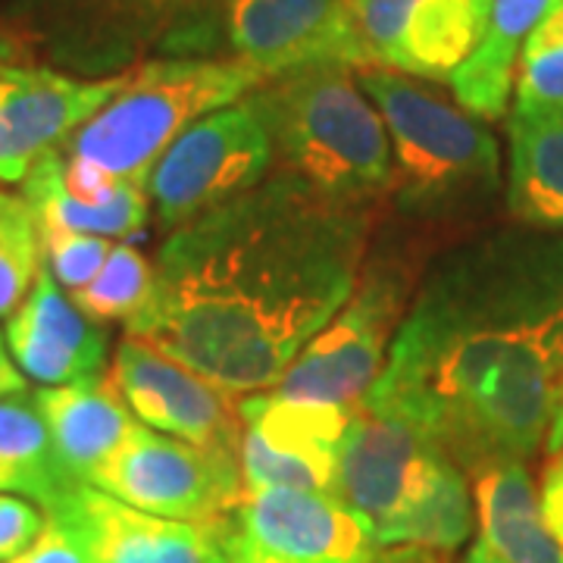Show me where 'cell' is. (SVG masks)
Returning a JSON list of instances; mask_svg holds the SVG:
<instances>
[{
	"instance_id": "cell-1",
	"label": "cell",
	"mask_w": 563,
	"mask_h": 563,
	"mask_svg": "<svg viewBox=\"0 0 563 563\" xmlns=\"http://www.w3.org/2000/svg\"><path fill=\"white\" fill-rule=\"evenodd\" d=\"M563 383V235L444 244L363 401L401 413L476 476L544 444Z\"/></svg>"
},
{
	"instance_id": "cell-2",
	"label": "cell",
	"mask_w": 563,
	"mask_h": 563,
	"mask_svg": "<svg viewBox=\"0 0 563 563\" xmlns=\"http://www.w3.org/2000/svg\"><path fill=\"white\" fill-rule=\"evenodd\" d=\"M385 210L325 201L269 173L166 232L125 335L232 395L269 391L347 301Z\"/></svg>"
},
{
	"instance_id": "cell-3",
	"label": "cell",
	"mask_w": 563,
	"mask_h": 563,
	"mask_svg": "<svg viewBox=\"0 0 563 563\" xmlns=\"http://www.w3.org/2000/svg\"><path fill=\"white\" fill-rule=\"evenodd\" d=\"M391 144L388 210L451 244L501 191V151L488 125L432 81L391 69H357Z\"/></svg>"
},
{
	"instance_id": "cell-4",
	"label": "cell",
	"mask_w": 563,
	"mask_h": 563,
	"mask_svg": "<svg viewBox=\"0 0 563 563\" xmlns=\"http://www.w3.org/2000/svg\"><path fill=\"white\" fill-rule=\"evenodd\" d=\"M244 101L266 129L273 176L298 181L325 201L388 207L391 144L357 69H295L257 85Z\"/></svg>"
},
{
	"instance_id": "cell-5",
	"label": "cell",
	"mask_w": 563,
	"mask_h": 563,
	"mask_svg": "<svg viewBox=\"0 0 563 563\" xmlns=\"http://www.w3.org/2000/svg\"><path fill=\"white\" fill-rule=\"evenodd\" d=\"M229 0H7L0 25L35 60L79 79H113L141 63L225 57Z\"/></svg>"
},
{
	"instance_id": "cell-6",
	"label": "cell",
	"mask_w": 563,
	"mask_h": 563,
	"mask_svg": "<svg viewBox=\"0 0 563 563\" xmlns=\"http://www.w3.org/2000/svg\"><path fill=\"white\" fill-rule=\"evenodd\" d=\"M439 244L429 232L385 210L347 301L269 391L339 407L361 401L383 373L426 266L442 251Z\"/></svg>"
},
{
	"instance_id": "cell-7",
	"label": "cell",
	"mask_w": 563,
	"mask_h": 563,
	"mask_svg": "<svg viewBox=\"0 0 563 563\" xmlns=\"http://www.w3.org/2000/svg\"><path fill=\"white\" fill-rule=\"evenodd\" d=\"M263 76L235 57H176L141 63L120 91L73 139L66 157L91 163L110 179L147 185L151 169L181 132L229 103L244 101Z\"/></svg>"
},
{
	"instance_id": "cell-8",
	"label": "cell",
	"mask_w": 563,
	"mask_h": 563,
	"mask_svg": "<svg viewBox=\"0 0 563 563\" xmlns=\"http://www.w3.org/2000/svg\"><path fill=\"white\" fill-rule=\"evenodd\" d=\"M91 485L166 520L222 529L242 498V470L235 454L198 448L139 422Z\"/></svg>"
},
{
	"instance_id": "cell-9",
	"label": "cell",
	"mask_w": 563,
	"mask_h": 563,
	"mask_svg": "<svg viewBox=\"0 0 563 563\" xmlns=\"http://www.w3.org/2000/svg\"><path fill=\"white\" fill-rule=\"evenodd\" d=\"M273 169L269 139L247 101L229 103L173 141L147 176V198L166 232L257 188Z\"/></svg>"
},
{
	"instance_id": "cell-10",
	"label": "cell",
	"mask_w": 563,
	"mask_h": 563,
	"mask_svg": "<svg viewBox=\"0 0 563 563\" xmlns=\"http://www.w3.org/2000/svg\"><path fill=\"white\" fill-rule=\"evenodd\" d=\"M457 463L417 422L369 401L351 404L339 451L335 498L354 507L385 544L395 526L442 483Z\"/></svg>"
},
{
	"instance_id": "cell-11",
	"label": "cell",
	"mask_w": 563,
	"mask_h": 563,
	"mask_svg": "<svg viewBox=\"0 0 563 563\" xmlns=\"http://www.w3.org/2000/svg\"><path fill=\"white\" fill-rule=\"evenodd\" d=\"M351 407L257 391L242 398V488H298L335 495L339 451Z\"/></svg>"
},
{
	"instance_id": "cell-12",
	"label": "cell",
	"mask_w": 563,
	"mask_h": 563,
	"mask_svg": "<svg viewBox=\"0 0 563 563\" xmlns=\"http://www.w3.org/2000/svg\"><path fill=\"white\" fill-rule=\"evenodd\" d=\"M110 379L135 420L163 435L239 457L242 401L161 347L125 335L110 363Z\"/></svg>"
},
{
	"instance_id": "cell-13",
	"label": "cell",
	"mask_w": 563,
	"mask_h": 563,
	"mask_svg": "<svg viewBox=\"0 0 563 563\" xmlns=\"http://www.w3.org/2000/svg\"><path fill=\"white\" fill-rule=\"evenodd\" d=\"M222 44L263 79L307 66L366 69L351 0H229Z\"/></svg>"
},
{
	"instance_id": "cell-14",
	"label": "cell",
	"mask_w": 563,
	"mask_h": 563,
	"mask_svg": "<svg viewBox=\"0 0 563 563\" xmlns=\"http://www.w3.org/2000/svg\"><path fill=\"white\" fill-rule=\"evenodd\" d=\"M366 66L451 81L479 47L492 0H351Z\"/></svg>"
},
{
	"instance_id": "cell-15",
	"label": "cell",
	"mask_w": 563,
	"mask_h": 563,
	"mask_svg": "<svg viewBox=\"0 0 563 563\" xmlns=\"http://www.w3.org/2000/svg\"><path fill=\"white\" fill-rule=\"evenodd\" d=\"M122 76L79 79L44 63L0 69V181L22 185L41 157L60 151L120 91Z\"/></svg>"
},
{
	"instance_id": "cell-16",
	"label": "cell",
	"mask_w": 563,
	"mask_h": 563,
	"mask_svg": "<svg viewBox=\"0 0 563 563\" xmlns=\"http://www.w3.org/2000/svg\"><path fill=\"white\" fill-rule=\"evenodd\" d=\"M232 526L285 563H373L383 544L354 507L298 488H242Z\"/></svg>"
},
{
	"instance_id": "cell-17",
	"label": "cell",
	"mask_w": 563,
	"mask_h": 563,
	"mask_svg": "<svg viewBox=\"0 0 563 563\" xmlns=\"http://www.w3.org/2000/svg\"><path fill=\"white\" fill-rule=\"evenodd\" d=\"M44 514L57 517L79 536L88 563L217 561L220 529L166 520L120 501L95 485H69Z\"/></svg>"
},
{
	"instance_id": "cell-18",
	"label": "cell",
	"mask_w": 563,
	"mask_h": 563,
	"mask_svg": "<svg viewBox=\"0 0 563 563\" xmlns=\"http://www.w3.org/2000/svg\"><path fill=\"white\" fill-rule=\"evenodd\" d=\"M3 342L25 379L41 388L101 376L110 351V329L88 320L47 266L32 282L29 295L7 317Z\"/></svg>"
},
{
	"instance_id": "cell-19",
	"label": "cell",
	"mask_w": 563,
	"mask_h": 563,
	"mask_svg": "<svg viewBox=\"0 0 563 563\" xmlns=\"http://www.w3.org/2000/svg\"><path fill=\"white\" fill-rule=\"evenodd\" d=\"M60 473L76 485H91L95 473L139 426L110 376L32 391Z\"/></svg>"
},
{
	"instance_id": "cell-20",
	"label": "cell",
	"mask_w": 563,
	"mask_h": 563,
	"mask_svg": "<svg viewBox=\"0 0 563 563\" xmlns=\"http://www.w3.org/2000/svg\"><path fill=\"white\" fill-rule=\"evenodd\" d=\"M476 539L463 563H563L526 463H495L473 476Z\"/></svg>"
},
{
	"instance_id": "cell-21",
	"label": "cell",
	"mask_w": 563,
	"mask_h": 563,
	"mask_svg": "<svg viewBox=\"0 0 563 563\" xmlns=\"http://www.w3.org/2000/svg\"><path fill=\"white\" fill-rule=\"evenodd\" d=\"M507 139V210L532 232L563 235V110L514 107Z\"/></svg>"
},
{
	"instance_id": "cell-22",
	"label": "cell",
	"mask_w": 563,
	"mask_h": 563,
	"mask_svg": "<svg viewBox=\"0 0 563 563\" xmlns=\"http://www.w3.org/2000/svg\"><path fill=\"white\" fill-rule=\"evenodd\" d=\"M561 3L563 0H492L479 47L451 76L454 101L485 122L501 120L523 44Z\"/></svg>"
},
{
	"instance_id": "cell-23",
	"label": "cell",
	"mask_w": 563,
	"mask_h": 563,
	"mask_svg": "<svg viewBox=\"0 0 563 563\" xmlns=\"http://www.w3.org/2000/svg\"><path fill=\"white\" fill-rule=\"evenodd\" d=\"M22 198L29 201L41 225H60L98 239H144L151 222L147 188L135 181H120L117 195L107 203L76 201L63 185V154L54 151L41 157L22 181Z\"/></svg>"
},
{
	"instance_id": "cell-24",
	"label": "cell",
	"mask_w": 563,
	"mask_h": 563,
	"mask_svg": "<svg viewBox=\"0 0 563 563\" xmlns=\"http://www.w3.org/2000/svg\"><path fill=\"white\" fill-rule=\"evenodd\" d=\"M57 466L47 426L32 391L0 398V492L35 501L41 510L69 488Z\"/></svg>"
},
{
	"instance_id": "cell-25",
	"label": "cell",
	"mask_w": 563,
	"mask_h": 563,
	"mask_svg": "<svg viewBox=\"0 0 563 563\" xmlns=\"http://www.w3.org/2000/svg\"><path fill=\"white\" fill-rule=\"evenodd\" d=\"M473 526L476 523H473L470 483H466V473L461 466H454L442 483L435 485L401 523L395 526V532L388 536L383 548L410 544V548H429V551L451 554L470 539Z\"/></svg>"
},
{
	"instance_id": "cell-26",
	"label": "cell",
	"mask_w": 563,
	"mask_h": 563,
	"mask_svg": "<svg viewBox=\"0 0 563 563\" xmlns=\"http://www.w3.org/2000/svg\"><path fill=\"white\" fill-rule=\"evenodd\" d=\"M151 288H154V261H147L139 247L122 242L113 244L101 273L69 298L88 320L107 325V322H129L132 317H139L141 307L151 298Z\"/></svg>"
},
{
	"instance_id": "cell-27",
	"label": "cell",
	"mask_w": 563,
	"mask_h": 563,
	"mask_svg": "<svg viewBox=\"0 0 563 563\" xmlns=\"http://www.w3.org/2000/svg\"><path fill=\"white\" fill-rule=\"evenodd\" d=\"M44 266L38 220L22 195L0 188V320H7Z\"/></svg>"
},
{
	"instance_id": "cell-28",
	"label": "cell",
	"mask_w": 563,
	"mask_h": 563,
	"mask_svg": "<svg viewBox=\"0 0 563 563\" xmlns=\"http://www.w3.org/2000/svg\"><path fill=\"white\" fill-rule=\"evenodd\" d=\"M514 107L563 110V3L523 44L514 76Z\"/></svg>"
},
{
	"instance_id": "cell-29",
	"label": "cell",
	"mask_w": 563,
	"mask_h": 563,
	"mask_svg": "<svg viewBox=\"0 0 563 563\" xmlns=\"http://www.w3.org/2000/svg\"><path fill=\"white\" fill-rule=\"evenodd\" d=\"M38 235L44 266L54 273V279L60 282V288H66L69 295L81 291L95 279L113 251L110 239L81 235V232H69L60 225H41L38 222Z\"/></svg>"
},
{
	"instance_id": "cell-30",
	"label": "cell",
	"mask_w": 563,
	"mask_h": 563,
	"mask_svg": "<svg viewBox=\"0 0 563 563\" xmlns=\"http://www.w3.org/2000/svg\"><path fill=\"white\" fill-rule=\"evenodd\" d=\"M44 510L38 504L20 495H3L0 492V563L13 561L29 544L38 539L44 529Z\"/></svg>"
},
{
	"instance_id": "cell-31",
	"label": "cell",
	"mask_w": 563,
	"mask_h": 563,
	"mask_svg": "<svg viewBox=\"0 0 563 563\" xmlns=\"http://www.w3.org/2000/svg\"><path fill=\"white\" fill-rule=\"evenodd\" d=\"M7 563H88V554L69 526L60 523L57 517H47L38 539Z\"/></svg>"
},
{
	"instance_id": "cell-32",
	"label": "cell",
	"mask_w": 563,
	"mask_h": 563,
	"mask_svg": "<svg viewBox=\"0 0 563 563\" xmlns=\"http://www.w3.org/2000/svg\"><path fill=\"white\" fill-rule=\"evenodd\" d=\"M539 504H542L544 523L563 542V451L551 454L544 463L542 483H539Z\"/></svg>"
},
{
	"instance_id": "cell-33",
	"label": "cell",
	"mask_w": 563,
	"mask_h": 563,
	"mask_svg": "<svg viewBox=\"0 0 563 563\" xmlns=\"http://www.w3.org/2000/svg\"><path fill=\"white\" fill-rule=\"evenodd\" d=\"M213 563H285L273 558L269 551H263L251 539H244L235 526L229 523L220 529V544H217V561Z\"/></svg>"
},
{
	"instance_id": "cell-34",
	"label": "cell",
	"mask_w": 563,
	"mask_h": 563,
	"mask_svg": "<svg viewBox=\"0 0 563 563\" xmlns=\"http://www.w3.org/2000/svg\"><path fill=\"white\" fill-rule=\"evenodd\" d=\"M451 554L442 551H429V548H410V544H388L379 551V558L373 563H448Z\"/></svg>"
},
{
	"instance_id": "cell-35",
	"label": "cell",
	"mask_w": 563,
	"mask_h": 563,
	"mask_svg": "<svg viewBox=\"0 0 563 563\" xmlns=\"http://www.w3.org/2000/svg\"><path fill=\"white\" fill-rule=\"evenodd\" d=\"M20 391H29V379L22 376V369L10 357V347H7L3 335H0V398L20 395Z\"/></svg>"
},
{
	"instance_id": "cell-36",
	"label": "cell",
	"mask_w": 563,
	"mask_h": 563,
	"mask_svg": "<svg viewBox=\"0 0 563 563\" xmlns=\"http://www.w3.org/2000/svg\"><path fill=\"white\" fill-rule=\"evenodd\" d=\"M20 63H38V60H35V54L29 51V44H25L16 32H10L7 25H0V69H7V66H20Z\"/></svg>"
},
{
	"instance_id": "cell-37",
	"label": "cell",
	"mask_w": 563,
	"mask_h": 563,
	"mask_svg": "<svg viewBox=\"0 0 563 563\" xmlns=\"http://www.w3.org/2000/svg\"><path fill=\"white\" fill-rule=\"evenodd\" d=\"M542 448L548 451V454H558V451H563V383H561V391H558L554 417H551V426H548V435H544Z\"/></svg>"
}]
</instances>
